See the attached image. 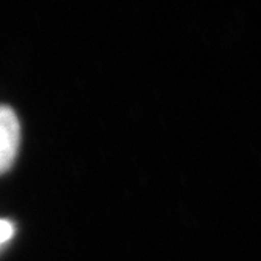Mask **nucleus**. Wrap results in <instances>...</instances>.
Returning <instances> with one entry per match:
<instances>
[{"label":"nucleus","instance_id":"nucleus-2","mask_svg":"<svg viewBox=\"0 0 261 261\" xmlns=\"http://www.w3.org/2000/svg\"><path fill=\"white\" fill-rule=\"evenodd\" d=\"M14 228H13V223L8 220L0 219V246L5 244L7 241H10V238L13 236Z\"/></svg>","mask_w":261,"mask_h":261},{"label":"nucleus","instance_id":"nucleus-1","mask_svg":"<svg viewBox=\"0 0 261 261\" xmlns=\"http://www.w3.org/2000/svg\"><path fill=\"white\" fill-rule=\"evenodd\" d=\"M21 143V124L8 106H0V175L13 165Z\"/></svg>","mask_w":261,"mask_h":261}]
</instances>
